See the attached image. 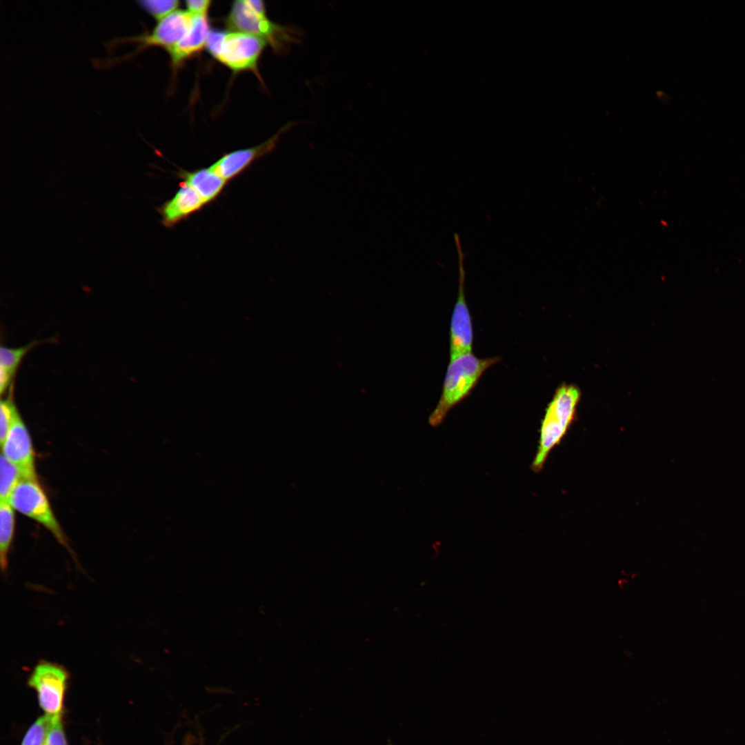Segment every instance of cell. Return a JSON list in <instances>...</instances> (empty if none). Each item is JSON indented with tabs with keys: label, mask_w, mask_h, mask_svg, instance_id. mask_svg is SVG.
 I'll return each mask as SVG.
<instances>
[{
	"label": "cell",
	"mask_w": 745,
	"mask_h": 745,
	"mask_svg": "<svg viewBox=\"0 0 745 745\" xmlns=\"http://www.w3.org/2000/svg\"><path fill=\"white\" fill-rule=\"evenodd\" d=\"M499 360V357L479 358L472 352L450 359L441 397L428 419L430 425L439 426L448 412L470 393L484 372Z\"/></svg>",
	"instance_id": "6da1fadb"
},
{
	"label": "cell",
	"mask_w": 745,
	"mask_h": 745,
	"mask_svg": "<svg viewBox=\"0 0 745 745\" xmlns=\"http://www.w3.org/2000/svg\"><path fill=\"white\" fill-rule=\"evenodd\" d=\"M580 398L579 389L563 385L548 404L541 423L539 444L531 464L534 472L540 471L551 450L557 446L574 420Z\"/></svg>",
	"instance_id": "7a4b0ae2"
},
{
	"label": "cell",
	"mask_w": 745,
	"mask_h": 745,
	"mask_svg": "<svg viewBox=\"0 0 745 745\" xmlns=\"http://www.w3.org/2000/svg\"><path fill=\"white\" fill-rule=\"evenodd\" d=\"M226 22L233 31L257 37L276 51L282 50L288 43L299 40L297 32L292 28L278 25L266 17L265 4L260 0L234 1Z\"/></svg>",
	"instance_id": "3957f363"
},
{
	"label": "cell",
	"mask_w": 745,
	"mask_h": 745,
	"mask_svg": "<svg viewBox=\"0 0 745 745\" xmlns=\"http://www.w3.org/2000/svg\"><path fill=\"white\" fill-rule=\"evenodd\" d=\"M267 43L244 32L210 31L206 47L217 61L233 72L252 71L258 75L257 65Z\"/></svg>",
	"instance_id": "277c9868"
},
{
	"label": "cell",
	"mask_w": 745,
	"mask_h": 745,
	"mask_svg": "<svg viewBox=\"0 0 745 745\" xmlns=\"http://www.w3.org/2000/svg\"><path fill=\"white\" fill-rule=\"evenodd\" d=\"M192 21V14L187 10H176L159 21L150 32L110 39L105 45L108 50L126 43L137 44V48L121 57L106 59V61H101V66H108L126 61L148 47H160L168 52L187 34L191 27Z\"/></svg>",
	"instance_id": "5b68a950"
},
{
	"label": "cell",
	"mask_w": 745,
	"mask_h": 745,
	"mask_svg": "<svg viewBox=\"0 0 745 745\" xmlns=\"http://www.w3.org/2000/svg\"><path fill=\"white\" fill-rule=\"evenodd\" d=\"M8 501L14 510L44 526L71 553L67 537L37 479H21L12 490Z\"/></svg>",
	"instance_id": "8992f818"
},
{
	"label": "cell",
	"mask_w": 745,
	"mask_h": 745,
	"mask_svg": "<svg viewBox=\"0 0 745 745\" xmlns=\"http://www.w3.org/2000/svg\"><path fill=\"white\" fill-rule=\"evenodd\" d=\"M68 679L67 670L57 663L41 660L34 666L28 685L36 691L39 704L46 713H61Z\"/></svg>",
	"instance_id": "52a82bcc"
},
{
	"label": "cell",
	"mask_w": 745,
	"mask_h": 745,
	"mask_svg": "<svg viewBox=\"0 0 745 745\" xmlns=\"http://www.w3.org/2000/svg\"><path fill=\"white\" fill-rule=\"evenodd\" d=\"M459 261V286L457 298L453 308L450 326V359L472 352L473 330L471 317L465 297L466 272L464 266V254L459 237L454 235Z\"/></svg>",
	"instance_id": "ba28073f"
},
{
	"label": "cell",
	"mask_w": 745,
	"mask_h": 745,
	"mask_svg": "<svg viewBox=\"0 0 745 745\" xmlns=\"http://www.w3.org/2000/svg\"><path fill=\"white\" fill-rule=\"evenodd\" d=\"M2 453L19 470L22 479H37L30 433L18 413L1 444Z\"/></svg>",
	"instance_id": "9c48e42d"
},
{
	"label": "cell",
	"mask_w": 745,
	"mask_h": 745,
	"mask_svg": "<svg viewBox=\"0 0 745 745\" xmlns=\"http://www.w3.org/2000/svg\"><path fill=\"white\" fill-rule=\"evenodd\" d=\"M281 131L259 145L223 155L211 165L210 168L227 181L234 179L255 160L270 152L275 148Z\"/></svg>",
	"instance_id": "30bf717a"
},
{
	"label": "cell",
	"mask_w": 745,
	"mask_h": 745,
	"mask_svg": "<svg viewBox=\"0 0 745 745\" xmlns=\"http://www.w3.org/2000/svg\"><path fill=\"white\" fill-rule=\"evenodd\" d=\"M205 205L198 193L186 182L181 181L174 196L157 208V210L161 216V223L166 228H172Z\"/></svg>",
	"instance_id": "8fae6325"
},
{
	"label": "cell",
	"mask_w": 745,
	"mask_h": 745,
	"mask_svg": "<svg viewBox=\"0 0 745 745\" xmlns=\"http://www.w3.org/2000/svg\"><path fill=\"white\" fill-rule=\"evenodd\" d=\"M210 32L207 15H192V25L187 34L168 52L172 63L180 66L206 47Z\"/></svg>",
	"instance_id": "7c38bea8"
},
{
	"label": "cell",
	"mask_w": 745,
	"mask_h": 745,
	"mask_svg": "<svg viewBox=\"0 0 745 745\" xmlns=\"http://www.w3.org/2000/svg\"><path fill=\"white\" fill-rule=\"evenodd\" d=\"M178 176L201 197L206 204L214 201L223 191L227 181L210 166L193 171L180 170Z\"/></svg>",
	"instance_id": "4fadbf2b"
},
{
	"label": "cell",
	"mask_w": 745,
	"mask_h": 745,
	"mask_svg": "<svg viewBox=\"0 0 745 745\" xmlns=\"http://www.w3.org/2000/svg\"><path fill=\"white\" fill-rule=\"evenodd\" d=\"M44 341L34 340L17 348L1 346L0 348V393L2 395L12 386V381L23 357L34 347Z\"/></svg>",
	"instance_id": "5bb4252c"
},
{
	"label": "cell",
	"mask_w": 745,
	"mask_h": 745,
	"mask_svg": "<svg viewBox=\"0 0 745 745\" xmlns=\"http://www.w3.org/2000/svg\"><path fill=\"white\" fill-rule=\"evenodd\" d=\"M8 501H0V563L1 572L6 573L8 553L14 533V511Z\"/></svg>",
	"instance_id": "9a60e30c"
},
{
	"label": "cell",
	"mask_w": 745,
	"mask_h": 745,
	"mask_svg": "<svg viewBox=\"0 0 745 745\" xmlns=\"http://www.w3.org/2000/svg\"><path fill=\"white\" fill-rule=\"evenodd\" d=\"M21 479L22 477L18 468L1 454L0 459V501H8L12 490Z\"/></svg>",
	"instance_id": "2e32d148"
},
{
	"label": "cell",
	"mask_w": 745,
	"mask_h": 745,
	"mask_svg": "<svg viewBox=\"0 0 745 745\" xmlns=\"http://www.w3.org/2000/svg\"><path fill=\"white\" fill-rule=\"evenodd\" d=\"M54 715L39 717L26 733L21 745H46Z\"/></svg>",
	"instance_id": "e0dca14e"
},
{
	"label": "cell",
	"mask_w": 745,
	"mask_h": 745,
	"mask_svg": "<svg viewBox=\"0 0 745 745\" xmlns=\"http://www.w3.org/2000/svg\"><path fill=\"white\" fill-rule=\"evenodd\" d=\"M12 386L8 390L7 397L0 402V441L3 442L12 424L19 413L13 401Z\"/></svg>",
	"instance_id": "ac0fdd59"
},
{
	"label": "cell",
	"mask_w": 745,
	"mask_h": 745,
	"mask_svg": "<svg viewBox=\"0 0 745 745\" xmlns=\"http://www.w3.org/2000/svg\"><path fill=\"white\" fill-rule=\"evenodd\" d=\"M150 15L158 21L176 11L179 6L177 0H141L137 2Z\"/></svg>",
	"instance_id": "d6986e66"
},
{
	"label": "cell",
	"mask_w": 745,
	"mask_h": 745,
	"mask_svg": "<svg viewBox=\"0 0 745 745\" xmlns=\"http://www.w3.org/2000/svg\"><path fill=\"white\" fill-rule=\"evenodd\" d=\"M46 745H68L61 714L54 716Z\"/></svg>",
	"instance_id": "ffe728a7"
},
{
	"label": "cell",
	"mask_w": 745,
	"mask_h": 745,
	"mask_svg": "<svg viewBox=\"0 0 745 745\" xmlns=\"http://www.w3.org/2000/svg\"><path fill=\"white\" fill-rule=\"evenodd\" d=\"M211 1L208 0H188L186 1L187 11L192 15H207Z\"/></svg>",
	"instance_id": "44dd1931"
}]
</instances>
